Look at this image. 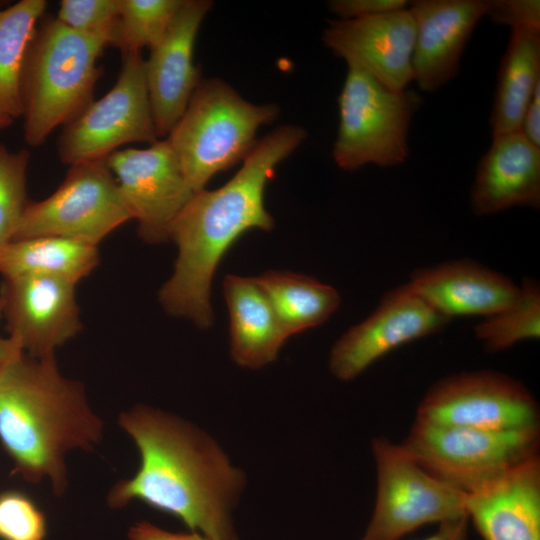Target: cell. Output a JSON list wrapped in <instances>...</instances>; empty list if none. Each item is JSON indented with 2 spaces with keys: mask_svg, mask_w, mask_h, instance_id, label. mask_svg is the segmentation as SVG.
Masks as SVG:
<instances>
[{
  "mask_svg": "<svg viewBox=\"0 0 540 540\" xmlns=\"http://www.w3.org/2000/svg\"><path fill=\"white\" fill-rule=\"evenodd\" d=\"M118 423L135 442L140 464L131 478L111 488L109 507L138 500L176 517L192 532L213 540H238L232 511L245 476L212 437L144 405L123 412Z\"/></svg>",
  "mask_w": 540,
  "mask_h": 540,
  "instance_id": "cell-1",
  "label": "cell"
},
{
  "mask_svg": "<svg viewBox=\"0 0 540 540\" xmlns=\"http://www.w3.org/2000/svg\"><path fill=\"white\" fill-rule=\"evenodd\" d=\"M306 135L298 125L276 128L255 143L226 184L192 195L170 232L178 254L173 274L159 291V302L168 314L202 329L213 324L210 295L218 264L244 232L274 227L264 203L267 183Z\"/></svg>",
  "mask_w": 540,
  "mask_h": 540,
  "instance_id": "cell-2",
  "label": "cell"
},
{
  "mask_svg": "<svg viewBox=\"0 0 540 540\" xmlns=\"http://www.w3.org/2000/svg\"><path fill=\"white\" fill-rule=\"evenodd\" d=\"M102 433L84 385L64 377L55 356L21 351L0 370V443L13 474L32 483L48 479L61 496L68 486L65 455L92 450Z\"/></svg>",
  "mask_w": 540,
  "mask_h": 540,
  "instance_id": "cell-3",
  "label": "cell"
},
{
  "mask_svg": "<svg viewBox=\"0 0 540 540\" xmlns=\"http://www.w3.org/2000/svg\"><path fill=\"white\" fill-rule=\"evenodd\" d=\"M113 30L81 32L45 14L39 20L20 78L28 145H42L51 132L73 121L93 102L101 77L97 59L112 45Z\"/></svg>",
  "mask_w": 540,
  "mask_h": 540,
  "instance_id": "cell-4",
  "label": "cell"
},
{
  "mask_svg": "<svg viewBox=\"0 0 540 540\" xmlns=\"http://www.w3.org/2000/svg\"><path fill=\"white\" fill-rule=\"evenodd\" d=\"M278 115L275 104H254L219 78L201 79L166 137L193 192L243 161L258 129Z\"/></svg>",
  "mask_w": 540,
  "mask_h": 540,
  "instance_id": "cell-5",
  "label": "cell"
},
{
  "mask_svg": "<svg viewBox=\"0 0 540 540\" xmlns=\"http://www.w3.org/2000/svg\"><path fill=\"white\" fill-rule=\"evenodd\" d=\"M347 67L332 150L336 165L354 171L369 164L404 163L409 156L410 123L422 97L413 90H392L361 68Z\"/></svg>",
  "mask_w": 540,
  "mask_h": 540,
  "instance_id": "cell-6",
  "label": "cell"
},
{
  "mask_svg": "<svg viewBox=\"0 0 540 540\" xmlns=\"http://www.w3.org/2000/svg\"><path fill=\"white\" fill-rule=\"evenodd\" d=\"M401 445L434 477L467 494L539 454L540 427L497 431L415 420Z\"/></svg>",
  "mask_w": 540,
  "mask_h": 540,
  "instance_id": "cell-7",
  "label": "cell"
},
{
  "mask_svg": "<svg viewBox=\"0 0 540 540\" xmlns=\"http://www.w3.org/2000/svg\"><path fill=\"white\" fill-rule=\"evenodd\" d=\"M377 488L361 540H399L429 523L466 516V494L434 477L385 437L372 441Z\"/></svg>",
  "mask_w": 540,
  "mask_h": 540,
  "instance_id": "cell-8",
  "label": "cell"
},
{
  "mask_svg": "<svg viewBox=\"0 0 540 540\" xmlns=\"http://www.w3.org/2000/svg\"><path fill=\"white\" fill-rule=\"evenodd\" d=\"M106 159L70 165L50 196L28 201L13 240L53 236L98 246L131 220Z\"/></svg>",
  "mask_w": 540,
  "mask_h": 540,
  "instance_id": "cell-9",
  "label": "cell"
},
{
  "mask_svg": "<svg viewBox=\"0 0 540 540\" xmlns=\"http://www.w3.org/2000/svg\"><path fill=\"white\" fill-rule=\"evenodd\" d=\"M157 140L140 52L122 55L115 85L63 127L57 151L60 161L70 166L107 158L124 144Z\"/></svg>",
  "mask_w": 540,
  "mask_h": 540,
  "instance_id": "cell-10",
  "label": "cell"
},
{
  "mask_svg": "<svg viewBox=\"0 0 540 540\" xmlns=\"http://www.w3.org/2000/svg\"><path fill=\"white\" fill-rule=\"evenodd\" d=\"M416 421L484 430L540 427L536 399L519 381L481 370L434 383L416 410Z\"/></svg>",
  "mask_w": 540,
  "mask_h": 540,
  "instance_id": "cell-11",
  "label": "cell"
},
{
  "mask_svg": "<svg viewBox=\"0 0 540 540\" xmlns=\"http://www.w3.org/2000/svg\"><path fill=\"white\" fill-rule=\"evenodd\" d=\"M106 162L138 236L152 245L170 240L175 219L195 192L167 139L144 149L117 150Z\"/></svg>",
  "mask_w": 540,
  "mask_h": 540,
  "instance_id": "cell-12",
  "label": "cell"
},
{
  "mask_svg": "<svg viewBox=\"0 0 540 540\" xmlns=\"http://www.w3.org/2000/svg\"><path fill=\"white\" fill-rule=\"evenodd\" d=\"M449 319L404 284L387 292L377 308L334 344L329 369L350 381L397 347L441 330Z\"/></svg>",
  "mask_w": 540,
  "mask_h": 540,
  "instance_id": "cell-13",
  "label": "cell"
},
{
  "mask_svg": "<svg viewBox=\"0 0 540 540\" xmlns=\"http://www.w3.org/2000/svg\"><path fill=\"white\" fill-rule=\"evenodd\" d=\"M76 284L50 276L3 278L0 286L2 317L9 337L26 354L43 358L82 329Z\"/></svg>",
  "mask_w": 540,
  "mask_h": 540,
  "instance_id": "cell-14",
  "label": "cell"
},
{
  "mask_svg": "<svg viewBox=\"0 0 540 540\" xmlns=\"http://www.w3.org/2000/svg\"><path fill=\"white\" fill-rule=\"evenodd\" d=\"M415 38V21L409 8L363 18L334 19L322 35L335 56L395 91L405 90L413 80Z\"/></svg>",
  "mask_w": 540,
  "mask_h": 540,
  "instance_id": "cell-15",
  "label": "cell"
},
{
  "mask_svg": "<svg viewBox=\"0 0 540 540\" xmlns=\"http://www.w3.org/2000/svg\"><path fill=\"white\" fill-rule=\"evenodd\" d=\"M210 0H184L161 40L150 49L145 75L157 137L166 138L201 81L193 63L199 28Z\"/></svg>",
  "mask_w": 540,
  "mask_h": 540,
  "instance_id": "cell-16",
  "label": "cell"
},
{
  "mask_svg": "<svg viewBox=\"0 0 540 540\" xmlns=\"http://www.w3.org/2000/svg\"><path fill=\"white\" fill-rule=\"evenodd\" d=\"M493 0H416L408 3L416 27L413 80L434 92L455 78L465 46Z\"/></svg>",
  "mask_w": 540,
  "mask_h": 540,
  "instance_id": "cell-17",
  "label": "cell"
},
{
  "mask_svg": "<svg viewBox=\"0 0 540 540\" xmlns=\"http://www.w3.org/2000/svg\"><path fill=\"white\" fill-rule=\"evenodd\" d=\"M465 509L483 540H540V456L467 493Z\"/></svg>",
  "mask_w": 540,
  "mask_h": 540,
  "instance_id": "cell-18",
  "label": "cell"
},
{
  "mask_svg": "<svg viewBox=\"0 0 540 540\" xmlns=\"http://www.w3.org/2000/svg\"><path fill=\"white\" fill-rule=\"evenodd\" d=\"M472 211L491 215L515 206H540V148L518 130L492 137L471 188Z\"/></svg>",
  "mask_w": 540,
  "mask_h": 540,
  "instance_id": "cell-19",
  "label": "cell"
},
{
  "mask_svg": "<svg viewBox=\"0 0 540 540\" xmlns=\"http://www.w3.org/2000/svg\"><path fill=\"white\" fill-rule=\"evenodd\" d=\"M408 284L448 319L493 315L508 306L520 290V286L506 276L464 260L416 270Z\"/></svg>",
  "mask_w": 540,
  "mask_h": 540,
  "instance_id": "cell-20",
  "label": "cell"
},
{
  "mask_svg": "<svg viewBox=\"0 0 540 540\" xmlns=\"http://www.w3.org/2000/svg\"><path fill=\"white\" fill-rule=\"evenodd\" d=\"M223 292L229 312L232 359L250 369L273 362L288 337L256 277L226 275Z\"/></svg>",
  "mask_w": 540,
  "mask_h": 540,
  "instance_id": "cell-21",
  "label": "cell"
},
{
  "mask_svg": "<svg viewBox=\"0 0 540 540\" xmlns=\"http://www.w3.org/2000/svg\"><path fill=\"white\" fill-rule=\"evenodd\" d=\"M540 84V31L511 30L502 57L489 119L492 137L520 130Z\"/></svg>",
  "mask_w": 540,
  "mask_h": 540,
  "instance_id": "cell-22",
  "label": "cell"
},
{
  "mask_svg": "<svg viewBox=\"0 0 540 540\" xmlns=\"http://www.w3.org/2000/svg\"><path fill=\"white\" fill-rule=\"evenodd\" d=\"M99 261L98 246L61 237H33L13 240L0 250V274L3 278L43 275L77 285Z\"/></svg>",
  "mask_w": 540,
  "mask_h": 540,
  "instance_id": "cell-23",
  "label": "cell"
},
{
  "mask_svg": "<svg viewBox=\"0 0 540 540\" xmlns=\"http://www.w3.org/2000/svg\"><path fill=\"white\" fill-rule=\"evenodd\" d=\"M287 337L323 324L338 309L337 290L309 276L267 271L256 277Z\"/></svg>",
  "mask_w": 540,
  "mask_h": 540,
  "instance_id": "cell-24",
  "label": "cell"
},
{
  "mask_svg": "<svg viewBox=\"0 0 540 540\" xmlns=\"http://www.w3.org/2000/svg\"><path fill=\"white\" fill-rule=\"evenodd\" d=\"M46 7L45 0H21L0 10V118L11 123L22 117L23 61Z\"/></svg>",
  "mask_w": 540,
  "mask_h": 540,
  "instance_id": "cell-25",
  "label": "cell"
},
{
  "mask_svg": "<svg viewBox=\"0 0 540 540\" xmlns=\"http://www.w3.org/2000/svg\"><path fill=\"white\" fill-rule=\"evenodd\" d=\"M477 338L489 352H498L540 336V287L525 280L517 297L504 309L485 317L475 327Z\"/></svg>",
  "mask_w": 540,
  "mask_h": 540,
  "instance_id": "cell-26",
  "label": "cell"
},
{
  "mask_svg": "<svg viewBox=\"0 0 540 540\" xmlns=\"http://www.w3.org/2000/svg\"><path fill=\"white\" fill-rule=\"evenodd\" d=\"M184 0H121L112 45L122 55L151 49L164 36Z\"/></svg>",
  "mask_w": 540,
  "mask_h": 540,
  "instance_id": "cell-27",
  "label": "cell"
},
{
  "mask_svg": "<svg viewBox=\"0 0 540 540\" xmlns=\"http://www.w3.org/2000/svg\"><path fill=\"white\" fill-rule=\"evenodd\" d=\"M26 149L9 152L0 144V250L13 241L28 203Z\"/></svg>",
  "mask_w": 540,
  "mask_h": 540,
  "instance_id": "cell-28",
  "label": "cell"
},
{
  "mask_svg": "<svg viewBox=\"0 0 540 540\" xmlns=\"http://www.w3.org/2000/svg\"><path fill=\"white\" fill-rule=\"evenodd\" d=\"M44 512L27 494L8 490L0 493V540H45Z\"/></svg>",
  "mask_w": 540,
  "mask_h": 540,
  "instance_id": "cell-29",
  "label": "cell"
},
{
  "mask_svg": "<svg viewBox=\"0 0 540 540\" xmlns=\"http://www.w3.org/2000/svg\"><path fill=\"white\" fill-rule=\"evenodd\" d=\"M121 0H62L57 19L71 29L95 33L114 29Z\"/></svg>",
  "mask_w": 540,
  "mask_h": 540,
  "instance_id": "cell-30",
  "label": "cell"
},
{
  "mask_svg": "<svg viewBox=\"0 0 540 540\" xmlns=\"http://www.w3.org/2000/svg\"><path fill=\"white\" fill-rule=\"evenodd\" d=\"M486 16L511 30L540 31L539 0H493Z\"/></svg>",
  "mask_w": 540,
  "mask_h": 540,
  "instance_id": "cell-31",
  "label": "cell"
},
{
  "mask_svg": "<svg viewBox=\"0 0 540 540\" xmlns=\"http://www.w3.org/2000/svg\"><path fill=\"white\" fill-rule=\"evenodd\" d=\"M406 0H331L329 10L339 19L363 18L407 8Z\"/></svg>",
  "mask_w": 540,
  "mask_h": 540,
  "instance_id": "cell-32",
  "label": "cell"
},
{
  "mask_svg": "<svg viewBox=\"0 0 540 540\" xmlns=\"http://www.w3.org/2000/svg\"><path fill=\"white\" fill-rule=\"evenodd\" d=\"M129 540H213L200 533H176L164 530L150 522L140 521L128 532Z\"/></svg>",
  "mask_w": 540,
  "mask_h": 540,
  "instance_id": "cell-33",
  "label": "cell"
},
{
  "mask_svg": "<svg viewBox=\"0 0 540 540\" xmlns=\"http://www.w3.org/2000/svg\"><path fill=\"white\" fill-rule=\"evenodd\" d=\"M520 131L529 142L540 148V84L536 87L525 111Z\"/></svg>",
  "mask_w": 540,
  "mask_h": 540,
  "instance_id": "cell-34",
  "label": "cell"
},
{
  "mask_svg": "<svg viewBox=\"0 0 540 540\" xmlns=\"http://www.w3.org/2000/svg\"><path fill=\"white\" fill-rule=\"evenodd\" d=\"M469 523L467 515L442 522L436 532L420 540H468Z\"/></svg>",
  "mask_w": 540,
  "mask_h": 540,
  "instance_id": "cell-35",
  "label": "cell"
},
{
  "mask_svg": "<svg viewBox=\"0 0 540 540\" xmlns=\"http://www.w3.org/2000/svg\"><path fill=\"white\" fill-rule=\"evenodd\" d=\"M22 349L9 336L2 337L0 335V370Z\"/></svg>",
  "mask_w": 540,
  "mask_h": 540,
  "instance_id": "cell-36",
  "label": "cell"
},
{
  "mask_svg": "<svg viewBox=\"0 0 540 540\" xmlns=\"http://www.w3.org/2000/svg\"><path fill=\"white\" fill-rule=\"evenodd\" d=\"M10 125H12L11 122L6 121V120L0 118V131L3 130V129H5V128H7V127L10 126Z\"/></svg>",
  "mask_w": 540,
  "mask_h": 540,
  "instance_id": "cell-37",
  "label": "cell"
},
{
  "mask_svg": "<svg viewBox=\"0 0 540 540\" xmlns=\"http://www.w3.org/2000/svg\"><path fill=\"white\" fill-rule=\"evenodd\" d=\"M2 318V301H1V298H0V319Z\"/></svg>",
  "mask_w": 540,
  "mask_h": 540,
  "instance_id": "cell-38",
  "label": "cell"
}]
</instances>
